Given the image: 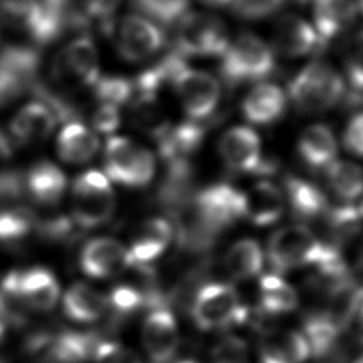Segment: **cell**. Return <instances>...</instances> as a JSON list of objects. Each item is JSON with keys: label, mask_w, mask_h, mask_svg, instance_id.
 Instances as JSON below:
<instances>
[{"label": "cell", "mask_w": 363, "mask_h": 363, "mask_svg": "<svg viewBox=\"0 0 363 363\" xmlns=\"http://www.w3.org/2000/svg\"><path fill=\"white\" fill-rule=\"evenodd\" d=\"M345 92L340 74L328 62L315 61L302 68L289 82L288 94L303 113H319L335 106Z\"/></svg>", "instance_id": "1"}, {"label": "cell", "mask_w": 363, "mask_h": 363, "mask_svg": "<svg viewBox=\"0 0 363 363\" xmlns=\"http://www.w3.org/2000/svg\"><path fill=\"white\" fill-rule=\"evenodd\" d=\"M275 67L272 50L254 34H241L228 44L221 55L220 74L228 85L261 81Z\"/></svg>", "instance_id": "2"}, {"label": "cell", "mask_w": 363, "mask_h": 363, "mask_svg": "<svg viewBox=\"0 0 363 363\" xmlns=\"http://www.w3.org/2000/svg\"><path fill=\"white\" fill-rule=\"evenodd\" d=\"M115 196L106 176L98 170L79 174L72 184V220L82 230L96 228L111 220Z\"/></svg>", "instance_id": "3"}, {"label": "cell", "mask_w": 363, "mask_h": 363, "mask_svg": "<svg viewBox=\"0 0 363 363\" xmlns=\"http://www.w3.org/2000/svg\"><path fill=\"white\" fill-rule=\"evenodd\" d=\"M176 26V52L182 57H221L230 44L225 24L210 13L187 11Z\"/></svg>", "instance_id": "4"}, {"label": "cell", "mask_w": 363, "mask_h": 363, "mask_svg": "<svg viewBox=\"0 0 363 363\" xmlns=\"http://www.w3.org/2000/svg\"><path fill=\"white\" fill-rule=\"evenodd\" d=\"M104 166L111 180L128 187L146 186L155 174L153 155L122 136H111L106 140Z\"/></svg>", "instance_id": "5"}, {"label": "cell", "mask_w": 363, "mask_h": 363, "mask_svg": "<svg viewBox=\"0 0 363 363\" xmlns=\"http://www.w3.org/2000/svg\"><path fill=\"white\" fill-rule=\"evenodd\" d=\"M191 316L200 329L218 330L245 320L247 309L231 285L214 282L197 291Z\"/></svg>", "instance_id": "6"}, {"label": "cell", "mask_w": 363, "mask_h": 363, "mask_svg": "<svg viewBox=\"0 0 363 363\" xmlns=\"http://www.w3.org/2000/svg\"><path fill=\"white\" fill-rule=\"evenodd\" d=\"M0 291L24 308L41 312L52 309L60 295L55 277L44 267L7 272L0 282Z\"/></svg>", "instance_id": "7"}, {"label": "cell", "mask_w": 363, "mask_h": 363, "mask_svg": "<svg viewBox=\"0 0 363 363\" xmlns=\"http://www.w3.org/2000/svg\"><path fill=\"white\" fill-rule=\"evenodd\" d=\"M323 250L316 235L303 225H288L272 234L268 242V259L277 271L313 265Z\"/></svg>", "instance_id": "8"}, {"label": "cell", "mask_w": 363, "mask_h": 363, "mask_svg": "<svg viewBox=\"0 0 363 363\" xmlns=\"http://www.w3.org/2000/svg\"><path fill=\"white\" fill-rule=\"evenodd\" d=\"M191 208L197 218L217 234L244 217L242 191L225 183L213 184L194 196Z\"/></svg>", "instance_id": "9"}, {"label": "cell", "mask_w": 363, "mask_h": 363, "mask_svg": "<svg viewBox=\"0 0 363 363\" xmlns=\"http://www.w3.org/2000/svg\"><path fill=\"white\" fill-rule=\"evenodd\" d=\"M184 112L191 121H201L214 112L220 101V85L207 72L191 69L187 65L172 81Z\"/></svg>", "instance_id": "10"}, {"label": "cell", "mask_w": 363, "mask_h": 363, "mask_svg": "<svg viewBox=\"0 0 363 363\" xmlns=\"http://www.w3.org/2000/svg\"><path fill=\"white\" fill-rule=\"evenodd\" d=\"M164 43L163 31L143 16H125L116 28L118 51L126 61L136 62L156 54Z\"/></svg>", "instance_id": "11"}, {"label": "cell", "mask_w": 363, "mask_h": 363, "mask_svg": "<svg viewBox=\"0 0 363 363\" xmlns=\"http://www.w3.org/2000/svg\"><path fill=\"white\" fill-rule=\"evenodd\" d=\"M81 269L92 278H111L132 267L128 248L113 238L88 241L79 255Z\"/></svg>", "instance_id": "12"}, {"label": "cell", "mask_w": 363, "mask_h": 363, "mask_svg": "<svg viewBox=\"0 0 363 363\" xmlns=\"http://www.w3.org/2000/svg\"><path fill=\"white\" fill-rule=\"evenodd\" d=\"M54 75L57 78L60 77L61 81L71 78L75 84L92 86L101 77L98 52L94 41L86 35L74 38L58 57Z\"/></svg>", "instance_id": "13"}, {"label": "cell", "mask_w": 363, "mask_h": 363, "mask_svg": "<svg viewBox=\"0 0 363 363\" xmlns=\"http://www.w3.org/2000/svg\"><path fill=\"white\" fill-rule=\"evenodd\" d=\"M220 155L224 163L235 172H254L261 163V140L248 126L230 128L220 139Z\"/></svg>", "instance_id": "14"}, {"label": "cell", "mask_w": 363, "mask_h": 363, "mask_svg": "<svg viewBox=\"0 0 363 363\" xmlns=\"http://www.w3.org/2000/svg\"><path fill=\"white\" fill-rule=\"evenodd\" d=\"M142 339L153 362L172 359L179 345L177 325L172 312L164 306L152 309L145 319Z\"/></svg>", "instance_id": "15"}, {"label": "cell", "mask_w": 363, "mask_h": 363, "mask_svg": "<svg viewBox=\"0 0 363 363\" xmlns=\"http://www.w3.org/2000/svg\"><path fill=\"white\" fill-rule=\"evenodd\" d=\"M160 156L167 162L187 160L203 142L204 128L197 121H189L179 125L166 123L153 133Z\"/></svg>", "instance_id": "16"}, {"label": "cell", "mask_w": 363, "mask_h": 363, "mask_svg": "<svg viewBox=\"0 0 363 363\" xmlns=\"http://www.w3.org/2000/svg\"><path fill=\"white\" fill-rule=\"evenodd\" d=\"M57 123L52 112L40 101L26 104L11 119L9 135L14 145H28L44 140L51 135Z\"/></svg>", "instance_id": "17"}, {"label": "cell", "mask_w": 363, "mask_h": 363, "mask_svg": "<svg viewBox=\"0 0 363 363\" xmlns=\"http://www.w3.org/2000/svg\"><path fill=\"white\" fill-rule=\"evenodd\" d=\"M173 228L164 218H149L135 231L129 255L132 265H150L170 244Z\"/></svg>", "instance_id": "18"}, {"label": "cell", "mask_w": 363, "mask_h": 363, "mask_svg": "<svg viewBox=\"0 0 363 363\" xmlns=\"http://www.w3.org/2000/svg\"><path fill=\"white\" fill-rule=\"evenodd\" d=\"M275 48L285 57H302L320 44L315 28L298 16H284L278 20L274 31Z\"/></svg>", "instance_id": "19"}, {"label": "cell", "mask_w": 363, "mask_h": 363, "mask_svg": "<svg viewBox=\"0 0 363 363\" xmlns=\"http://www.w3.org/2000/svg\"><path fill=\"white\" fill-rule=\"evenodd\" d=\"M286 106L284 91L269 82L255 85L244 98L241 109L247 121L254 125H269L278 121Z\"/></svg>", "instance_id": "20"}, {"label": "cell", "mask_w": 363, "mask_h": 363, "mask_svg": "<svg viewBox=\"0 0 363 363\" xmlns=\"http://www.w3.org/2000/svg\"><path fill=\"white\" fill-rule=\"evenodd\" d=\"M259 363H302L309 356L308 343L295 330H269L258 347Z\"/></svg>", "instance_id": "21"}, {"label": "cell", "mask_w": 363, "mask_h": 363, "mask_svg": "<svg viewBox=\"0 0 363 363\" xmlns=\"http://www.w3.org/2000/svg\"><path fill=\"white\" fill-rule=\"evenodd\" d=\"M315 31L323 45L345 31L356 17L357 9L352 0H311Z\"/></svg>", "instance_id": "22"}, {"label": "cell", "mask_w": 363, "mask_h": 363, "mask_svg": "<svg viewBox=\"0 0 363 363\" xmlns=\"http://www.w3.org/2000/svg\"><path fill=\"white\" fill-rule=\"evenodd\" d=\"M24 177L26 191L41 206H54L64 196L67 177L60 167L48 160L37 162Z\"/></svg>", "instance_id": "23"}, {"label": "cell", "mask_w": 363, "mask_h": 363, "mask_svg": "<svg viewBox=\"0 0 363 363\" xmlns=\"http://www.w3.org/2000/svg\"><path fill=\"white\" fill-rule=\"evenodd\" d=\"M244 217L257 225L275 223L284 211V196L277 186L259 182L250 190L242 191Z\"/></svg>", "instance_id": "24"}, {"label": "cell", "mask_w": 363, "mask_h": 363, "mask_svg": "<svg viewBox=\"0 0 363 363\" xmlns=\"http://www.w3.org/2000/svg\"><path fill=\"white\" fill-rule=\"evenodd\" d=\"M298 150L303 162L313 169H326L336 156L337 143L333 132L320 123L308 126L299 136Z\"/></svg>", "instance_id": "25"}, {"label": "cell", "mask_w": 363, "mask_h": 363, "mask_svg": "<svg viewBox=\"0 0 363 363\" xmlns=\"http://www.w3.org/2000/svg\"><path fill=\"white\" fill-rule=\"evenodd\" d=\"M62 308L74 322H95L106 312L108 298L85 284H74L64 295Z\"/></svg>", "instance_id": "26"}, {"label": "cell", "mask_w": 363, "mask_h": 363, "mask_svg": "<svg viewBox=\"0 0 363 363\" xmlns=\"http://www.w3.org/2000/svg\"><path fill=\"white\" fill-rule=\"evenodd\" d=\"M57 147L64 162L78 164L91 160L96 155L99 140L96 135L81 122H69L60 132Z\"/></svg>", "instance_id": "27"}, {"label": "cell", "mask_w": 363, "mask_h": 363, "mask_svg": "<svg viewBox=\"0 0 363 363\" xmlns=\"http://www.w3.org/2000/svg\"><path fill=\"white\" fill-rule=\"evenodd\" d=\"M285 189L289 206L298 217L315 218L328 210V200L315 184L299 177H288Z\"/></svg>", "instance_id": "28"}, {"label": "cell", "mask_w": 363, "mask_h": 363, "mask_svg": "<svg viewBox=\"0 0 363 363\" xmlns=\"http://www.w3.org/2000/svg\"><path fill=\"white\" fill-rule=\"evenodd\" d=\"M299 302L296 291L278 275H264L259 281V306L269 315L289 313Z\"/></svg>", "instance_id": "29"}, {"label": "cell", "mask_w": 363, "mask_h": 363, "mask_svg": "<svg viewBox=\"0 0 363 363\" xmlns=\"http://www.w3.org/2000/svg\"><path fill=\"white\" fill-rule=\"evenodd\" d=\"M303 332L309 353L315 356H326L337 343L340 333L339 320L329 313H313L306 318Z\"/></svg>", "instance_id": "30"}, {"label": "cell", "mask_w": 363, "mask_h": 363, "mask_svg": "<svg viewBox=\"0 0 363 363\" xmlns=\"http://www.w3.org/2000/svg\"><path fill=\"white\" fill-rule=\"evenodd\" d=\"M261 247L250 238L235 242L227 252L225 269L235 279H250L262 269Z\"/></svg>", "instance_id": "31"}, {"label": "cell", "mask_w": 363, "mask_h": 363, "mask_svg": "<svg viewBox=\"0 0 363 363\" xmlns=\"http://www.w3.org/2000/svg\"><path fill=\"white\" fill-rule=\"evenodd\" d=\"M326 179L332 191L352 201L363 193V169L347 160H333L326 167Z\"/></svg>", "instance_id": "32"}, {"label": "cell", "mask_w": 363, "mask_h": 363, "mask_svg": "<svg viewBox=\"0 0 363 363\" xmlns=\"http://www.w3.org/2000/svg\"><path fill=\"white\" fill-rule=\"evenodd\" d=\"M37 213L24 206L0 210V242L17 245L35 230Z\"/></svg>", "instance_id": "33"}, {"label": "cell", "mask_w": 363, "mask_h": 363, "mask_svg": "<svg viewBox=\"0 0 363 363\" xmlns=\"http://www.w3.org/2000/svg\"><path fill=\"white\" fill-rule=\"evenodd\" d=\"M37 235L44 241L55 244H68L79 238L82 230L75 221L64 214H51L41 217L37 214L35 230Z\"/></svg>", "instance_id": "34"}, {"label": "cell", "mask_w": 363, "mask_h": 363, "mask_svg": "<svg viewBox=\"0 0 363 363\" xmlns=\"http://www.w3.org/2000/svg\"><path fill=\"white\" fill-rule=\"evenodd\" d=\"M136 11L157 24H177L189 11V0H132Z\"/></svg>", "instance_id": "35"}, {"label": "cell", "mask_w": 363, "mask_h": 363, "mask_svg": "<svg viewBox=\"0 0 363 363\" xmlns=\"http://www.w3.org/2000/svg\"><path fill=\"white\" fill-rule=\"evenodd\" d=\"M92 88L99 104L116 108L126 104L133 96V82L118 75L99 77Z\"/></svg>", "instance_id": "36"}, {"label": "cell", "mask_w": 363, "mask_h": 363, "mask_svg": "<svg viewBox=\"0 0 363 363\" xmlns=\"http://www.w3.org/2000/svg\"><path fill=\"white\" fill-rule=\"evenodd\" d=\"M346 74L356 95H363V31L349 44L346 51Z\"/></svg>", "instance_id": "37"}, {"label": "cell", "mask_w": 363, "mask_h": 363, "mask_svg": "<svg viewBox=\"0 0 363 363\" xmlns=\"http://www.w3.org/2000/svg\"><path fill=\"white\" fill-rule=\"evenodd\" d=\"M210 363H250L248 347L242 339L228 336L213 349Z\"/></svg>", "instance_id": "38"}, {"label": "cell", "mask_w": 363, "mask_h": 363, "mask_svg": "<svg viewBox=\"0 0 363 363\" xmlns=\"http://www.w3.org/2000/svg\"><path fill=\"white\" fill-rule=\"evenodd\" d=\"M95 363H140L139 356L130 349L112 342L102 340L94 354Z\"/></svg>", "instance_id": "39"}, {"label": "cell", "mask_w": 363, "mask_h": 363, "mask_svg": "<svg viewBox=\"0 0 363 363\" xmlns=\"http://www.w3.org/2000/svg\"><path fill=\"white\" fill-rule=\"evenodd\" d=\"M284 0H233V9L245 18H264L275 13Z\"/></svg>", "instance_id": "40"}, {"label": "cell", "mask_w": 363, "mask_h": 363, "mask_svg": "<svg viewBox=\"0 0 363 363\" xmlns=\"http://www.w3.org/2000/svg\"><path fill=\"white\" fill-rule=\"evenodd\" d=\"M26 193V177L20 170L0 172V201L20 199Z\"/></svg>", "instance_id": "41"}, {"label": "cell", "mask_w": 363, "mask_h": 363, "mask_svg": "<svg viewBox=\"0 0 363 363\" xmlns=\"http://www.w3.org/2000/svg\"><path fill=\"white\" fill-rule=\"evenodd\" d=\"M345 322L354 337L363 343V288L352 295L345 313Z\"/></svg>", "instance_id": "42"}, {"label": "cell", "mask_w": 363, "mask_h": 363, "mask_svg": "<svg viewBox=\"0 0 363 363\" xmlns=\"http://www.w3.org/2000/svg\"><path fill=\"white\" fill-rule=\"evenodd\" d=\"M121 123V115L116 106L99 104L92 115V125L95 132L109 135L118 129Z\"/></svg>", "instance_id": "43"}, {"label": "cell", "mask_w": 363, "mask_h": 363, "mask_svg": "<svg viewBox=\"0 0 363 363\" xmlns=\"http://www.w3.org/2000/svg\"><path fill=\"white\" fill-rule=\"evenodd\" d=\"M346 149L357 156H363V112L356 113L347 123L343 135Z\"/></svg>", "instance_id": "44"}, {"label": "cell", "mask_w": 363, "mask_h": 363, "mask_svg": "<svg viewBox=\"0 0 363 363\" xmlns=\"http://www.w3.org/2000/svg\"><path fill=\"white\" fill-rule=\"evenodd\" d=\"M203 4L208 6V7H214V9H221L225 6H231L233 0H200Z\"/></svg>", "instance_id": "45"}, {"label": "cell", "mask_w": 363, "mask_h": 363, "mask_svg": "<svg viewBox=\"0 0 363 363\" xmlns=\"http://www.w3.org/2000/svg\"><path fill=\"white\" fill-rule=\"evenodd\" d=\"M153 363H196L194 360L191 359H167V360H163V362H153Z\"/></svg>", "instance_id": "46"}, {"label": "cell", "mask_w": 363, "mask_h": 363, "mask_svg": "<svg viewBox=\"0 0 363 363\" xmlns=\"http://www.w3.org/2000/svg\"><path fill=\"white\" fill-rule=\"evenodd\" d=\"M354 4H356V9H357V10H360V11L363 13V0H356V3H354Z\"/></svg>", "instance_id": "47"}, {"label": "cell", "mask_w": 363, "mask_h": 363, "mask_svg": "<svg viewBox=\"0 0 363 363\" xmlns=\"http://www.w3.org/2000/svg\"><path fill=\"white\" fill-rule=\"evenodd\" d=\"M359 211H360V216H362V218H363V201H362L360 206H359Z\"/></svg>", "instance_id": "48"}, {"label": "cell", "mask_w": 363, "mask_h": 363, "mask_svg": "<svg viewBox=\"0 0 363 363\" xmlns=\"http://www.w3.org/2000/svg\"><path fill=\"white\" fill-rule=\"evenodd\" d=\"M354 363H363V356H360L359 359H356V362Z\"/></svg>", "instance_id": "49"}]
</instances>
